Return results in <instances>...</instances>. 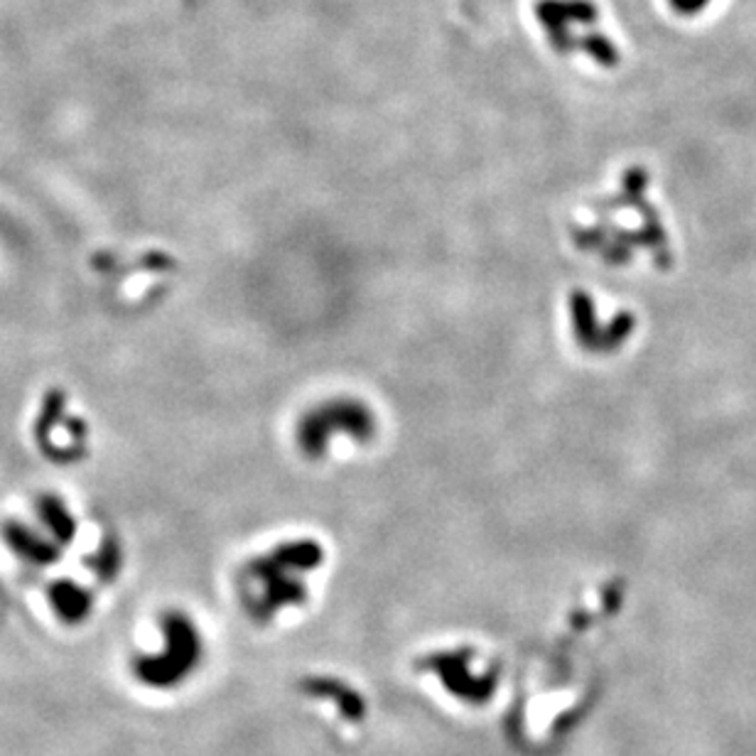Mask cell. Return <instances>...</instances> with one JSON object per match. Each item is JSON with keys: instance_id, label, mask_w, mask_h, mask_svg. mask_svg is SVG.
Returning a JSON list of instances; mask_svg holds the SVG:
<instances>
[{"instance_id": "obj_3", "label": "cell", "mask_w": 756, "mask_h": 756, "mask_svg": "<svg viewBox=\"0 0 756 756\" xmlns=\"http://www.w3.org/2000/svg\"><path fill=\"white\" fill-rule=\"evenodd\" d=\"M40 513L42 521L50 525V531L60 538L62 543H70L74 535V521L70 519V513H66L64 504L57 501L54 496H45L40 501Z\"/></svg>"}, {"instance_id": "obj_1", "label": "cell", "mask_w": 756, "mask_h": 756, "mask_svg": "<svg viewBox=\"0 0 756 756\" xmlns=\"http://www.w3.org/2000/svg\"><path fill=\"white\" fill-rule=\"evenodd\" d=\"M3 538L25 560H33V562H40V565H47V562L57 560V548H54V545L42 541V538H37L33 531L23 529V525L8 523L5 529H3Z\"/></svg>"}, {"instance_id": "obj_2", "label": "cell", "mask_w": 756, "mask_h": 756, "mask_svg": "<svg viewBox=\"0 0 756 756\" xmlns=\"http://www.w3.org/2000/svg\"><path fill=\"white\" fill-rule=\"evenodd\" d=\"M52 602H54V609L60 611V617L66 621H79L82 617H86V609H89V595L82 592L79 587H74L72 582H60V585H54Z\"/></svg>"}]
</instances>
